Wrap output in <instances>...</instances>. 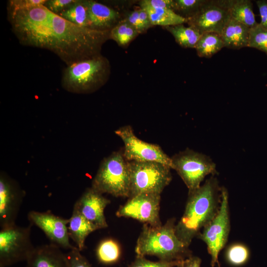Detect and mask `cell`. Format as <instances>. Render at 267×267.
Here are the masks:
<instances>
[{
	"mask_svg": "<svg viewBox=\"0 0 267 267\" xmlns=\"http://www.w3.org/2000/svg\"><path fill=\"white\" fill-rule=\"evenodd\" d=\"M249 251L248 248L241 243L230 245L226 250L225 257L227 262L235 266L244 265L248 260Z\"/></svg>",
	"mask_w": 267,
	"mask_h": 267,
	"instance_id": "obj_27",
	"label": "cell"
},
{
	"mask_svg": "<svg viewBox=\"0 0 267 267\" xmlns=\"http://www.w3.org/2000/svg\"><path fill=\"white\" fill-rule=\"evenodd\" d=\"M25 192L18 183L3 172L0 174V228L15 223Z\"/></svg>",
	"mask_w": 267,
	"mask_h": 267,
	"instance_id": "obj_13",
	"label": "cell"
},
{
	"mask_svg": "<svg viewBox=\"0 0 267 267\" xmlns=\"http://www.w3.org/2000/svg\"><path fill=\"white\" fill-rule=\"evenodd\" d=\"M110 200L91 187L86 190L75 203L73 210L78 212L97 229L106 228L108 224L104 209Z\"/></svg>",
	"mask_w": 267,
	"mask_h": 267,
	"instance_id": "obj_15",
	"label": "cell"
},
{
	"mask_svg": "<svg viewBox=\"0 0 267 267\" xmlns=\"http://www.w3.org/2000/svg\"><path fill=\"white\" fill-rule=\"evenodd\" d=\"M175 223L171 219L159 226L144 224L135 248L137 256H154L166 261H180L191 256L188 247L177 237Z\"/></svg>",
	"mask_w": 267,
	"mask_h": 267,
	"instance_id": "obj_3",
	"label": "cell"
},
{
	"mask_svg": "<svg viewBox=\"0 0 267 267\" xmlns=\"http://www.w3.org/2000/svg\"><path fill=\"white\" fill-rule=\"evenodd\" d=\"M256 3L261 16V22L259 24L261 27L267 29V0H257Z\"/></svg>",
	"mask_w": 267,
	"mask_h": 267,
	"instance_id": "obj_36",
	"label": "cell"
},
{
	"mask_svg": "<svg viewBox=\"0 0 267 267\" xmlns=\"http://www.w3.org/2000/svg\"><path fill=\"white\" fill-rule=\"evenodd\" d=\"M138 11L140 22L145 31L152 25L147 12L142 8L138 9Z\"/></svg>",
	"mask_w": 267,
	"mask_h": 267,
	"instance_id": "obj_38",
	"label": "cell"
},
{
	"mask_svg": "<svg viewBox=\"0 0 267 267\" xmlns=\"http://www.w3.org/2000/svg\"><path fill=\"white\" fill-rule=\"evenodd\" d=\"M124 19L134 27L139 34L145 32L139 18L138 10L129 12Z\"/></svg>",
	"mask_w": 267,
	"mask_h": 267,
	"instance_id": "obj_35",
	"label": "cell"
},
{
	"mask_svg": "<svg viewBox=\"0 0 267 267\" xmlns=\"http://www.w3.org/2000/svg\"><path fill=\"white\" fill-rule=\"evenodd\" d=\"M96 254L101 263L112 264L119 260L121 254V248L116 241L110 238L106 239L98 245Z\"/></svg>",
	"mask_w": 267,
	"mask_h": 267,
	"instance_id": "obj_25",
	"label": "cell"
},
{
	"mask_svg": "<svg viewBox=\"0 0 267 267\" xmlns=\"http://www.w3.org/2000/svg\"></svg>",
	"mask_w": 267,
	"mask_h": 267,
	"instance_id": "obj_39",
	"label": "cell"
},
{
	"mask_svg": "<svg viewBox=\"0 0 267 267\" xmlns=\"http://www.w3.org/2000/svg\"><path fill=\"white\" fill-rule=\"evenodd\" d=\"M174 11L178 15L189 19L200 9L206 0H175Z\"/></svg>",
	"mask_w": 267,
	"mask_h": 267,
	"instance_id": "obj_28",
	"label": "cell"
},
{
	"mask_svg": "<svg viewBox=\"0 0 267 267\" xmlns=\"http://www.w3.org/2000/svg\"><path fill=\"white\" fill-rule=\"evenodd\" d=\"M58 15L79 27L90 29L86 0H76Z\"/></svg>",
	"mask_w": 267,
	"mask_h": 267,
	"instance_id": "obj_22",
	"label": "cell"
},
{
	"mask_svg": "<svg viewBox=\"0 0 267 267\" xmlns=\"http://www.w3.org/2000/svg\"><path fill=\"white\" fill-rule=\"evenodd\" d=\"M250 29L230 18L220 35L224 47L233 49L248 47Z\"/></svg>",
	"mask_w": 267,
	"mask_h": 267,
	"instance_id": "obj_18",
	"label": "cell"
},
{
	"mask_svg": "<svg viewBox=\"0 0 267 267\" xmlns=\"http://www.w3.org/2000/svg\"><path fill=\"white\" fill-rule=\"evenodd\" d=\"M230 18L249 28L258 24L250 0H226Z\"/></svg>",
	"mask_w": 267,
	"mask_h": 267,
	"instance_id": "obj_20",
	"label": "cell"
},
{
	"mask_svg": "<svg viewBox=\"0 0 267 267\" xmlns=\"http://www.w3.org/2000/svg\"><path fill=\"white\" fill-rule=\"evenodd\" d=\"M161 194L142 193L129 198L116 213L118 217L131 218L152 226L162 223L159 216Z\"/></svg>",
	"mask_w": 267,
	"mask_h": 267,
	"instance_id": "obj_11",
	"label": "cell"
},
{
	"mask_svg": "<svg viewBox=\"0 0 267 267\" xmlns=\"http://www.w3.org/2000/svg\"><path fill=\"white\" fill-rule=\"evenodd\" d=\"M31 224L40 228L52 243L69 250L75 248L69 240V219L56 216L49 211H31L28 214Z\"/></svg>",
	"mask_w": 267,
	"mask_h": 267,
	"instance_id": "obj_14",
	"label": "cell"
},
{
	"mask_svg": "<svg viewBox=\"0 0 267 267\" xmlns=\"http://www.w3.org/2000/svg\"><path fill=\"white\" fill-rule=\"evenodd\" d=\"M12 31L21 44L49 50L67 65L99 54L110 31L76 25L44 5L8 11Z\"/></svg>",
	"mask_w": 267,
	"mask_h": 267,
	"instance_id": "obj_1",
	"label": "cell"
},
{
	"mask_svg": "<svg viewBox=\"0 0 267 267\" xmlns=\"http://www.w3.org/2000/svg\"><path fill=\"white\" fill-rule=\"evenodd\" d=\"M138 34V32L125 19L110 31V38L121 46L127 45Z\"/></svg>",
	"mask_w": 267,
	"mask_h": 267,
	"instance_id": "obj_26",
	"label": "cell"
},
{
	"mask_svg": "<svg viewBox=\"0 0 267 267\" xmlns=\"http://www.w3.org/2000/svg\"><path fill=\"white\" fill-rule=\"evenodd\" d=\"M223 47L224 44L220 35L208 32L201 35L195 48L199 57L210 58Z\"/></svg>",
	"mask_w": 267,
	"mask_h": 267,
	"instance_id": "obj_23",
	"label": "cell"
},
{
	"mask_svg": "<svg viewBox=\"0 0 267 267\" xmlns=\"http://www.w3.org/2000/svg\"><path fill=\"white\" fill-rule=\"evenodd\" d=\"M201 259L197 256H190L182 260L176 267H200Z\"/></svg>",
	"mask_w": 267,
	"mask_h": 267,
	"instance_id": "obj_37",
	"label": "cell"
},
{
	"mask_svg": "<svg viewBox=\"0 0 267 267\" xmlns=\"http://www.w3.org/2000/svg\"><path fill=\"white\" fill-rule=\"evenodd\" d=\"M248 47L256 48L267 54V29L259 23L250 29Z\"/></svg>",
	"mask_w": 267,
	"mask_h": 267,
	"instance_id": "obj_29",
	"label": "cell"
},
{
	"mask_svg": "<svg viewBox=\"0 0 267 267\" xmlns=\"http://www.w3.org/2000/svg\"><path fill=\"white\" fill-rule=\"evenodd\" d=\"M139 3L156 8L170 9L174 11L175 1L173 0H143Z\"/></svg>",
	"mask_w": 267,
	"mask_h": 267,
	"instance_id": "obj_34",
	"label": "cell"
},
{
	"mask_svg": "<svg viewBox=\"0 0 267 267\" xmlns=\"http://www.w3.org/2000/svg\"><path fill=\"white\" fill-rule=\"evenodd\" d=\"M230 19L226 0H206L199 10L187 19V23L201 34L212 32L221 35Z\"/></svg>",
	"mask_w": 267,
	"mask_h": 267,
	"instance_id": "obj_12",
	"label": "cell"
},
{
	"mask_svg": "<svg viewBox=\"0 0 267 267\" xmlns=\"http://www.w3.org/2000/svg\"><path fill=\"white\" fill-rule=\"evenodd\" d=\"M90 29L110 31L120 21L119 12L101 3L86 0Z\"/></svg>",
	"mask_w": 267,
	"mask_h": 267,
	"instance_id": "obj_17",
	"label": "cell"
},
{
	"mask_svg": "<svg viewBox=\"0 0 267 267\" xmlns=\"http://www.w3.org/2000/svg\"><path fill=\"white\" fill-rule=\"evenodd\" d=\"M76 1V0H46L44 6L52 12L58 14Z\"/></svg>",
	"mask_w": 267,
	"mask_h": 267,
	"instance_id": "obj_33",
	"label": "cell"
},
{
	"mask_svg": "<svg viewBox=\"0 0 267 267\" xmlns=\"http://www.w3.org/2000/svg\"><path fill=\"white\" fill-rule=\"evenodd\" d=\"M68 230L70 238L81 251L85 248L88 236L97 229L78 212L73 210L72 216L69 219Z\"/></svg>",
	"mask_w": 267,
	"mask_h": 267,
	"instance_id": "obj_19",
	"label": "cell"
},
{
	"mask_svg": "<svg viewBox=\"0 0 267 267\" xmlns=\"http://www.w3.org/2000/svg\"><path fill=\"white\" fill-rule=\"evenodd\" d=\"M124 144L123 155L127 161L155 162L172 169L171 158L158 144L145 142L138 138L130 125L123 126L115 131Z\"/></svg>",
	"mask_w": 267,
	"mask_h": 267,
	"instance_id": "obj_10",
	"label": "cell"
},
{
	"mask_svg": "<svg viewBox=\"0 0 267 267\" xmlns=\"http://www.w3.org/2000/svg\"><path fill=\"white\" fill-rule=\"evenodd\" d=\"M46 0H10L8 2L7 11H15L44 5Z\"/></svg>",
	"mask_w": 267,
	"mask_h": 267,
	"instance_id": "obj_32",
	"label": "cell"
},
{
	"mask_svg": "<svg viewBox=\"0 0 267 267\" xmlns=\"http://www.w3.org/2000/svg\"><path fill=\"white\" fill-rule=\"evenodd\" d=\"M129 164L131 177L130 197L142 193L161 194L172 180L171 168L162 163L130 161Z\"/></svg>",
	"mask_w": 267,
	"mask_h": 267,
	"instance_id": "obj_6",
	"label": "cell"
},
{
	"mask_svg": "<svg viewBox=\"0 0 267 267\" xmlns=\"http://www.w3.org/2000/svg\"><path fill=\"white\" fill-rule=\"evenodd\" d=\"M172 169L181 178L188 192L201 186L205 178L217 173L216 165L208 156L187 148L171 157Z\"/></svg>",
	"mask_w": 267,
	"mask_h": 267,
	"instance_id": "obj_7",
	"label": "cell"
},
{
	"mask_svg": "<svg viewBox=\"0 0 267 267\" xmlns=\"http://www.w3.org/2000/svg\"><path fill=\"white\" fill-rule=\"evenodd\" d=\"M26 262V267H69L65 253L53 243L35 247Z\"/></svg>",
	"mask_w": 267,
	"mask_h": 267,
	"instance_id": "obj_16",
	"label": "cell"
},
{
	"mask_svg": "<svg viewBox=\"0 0 267 267\" xmlns=\"http://www.w3.org/2000/svg\"><path fill=\"white\" fill-rule=\"evenodd\" d=\"M221 189L212 177L198 188L188 192L185 210L175 226L178 239L189 247L192 239L217 214L221 204Z\"/></svg>",
	"mask_w": 267,
	"mask_h": 267,
	"instance_id": "obj_2",
	"label": "cell"
},
{
	"mask_svg": "<svg viewBox=\"0 0 267 267\" xmlns=\"http://www.w3.org/2000/svg\"><path fill=\"white\" fill-rule=\"evenodd\" d=\"M140 5V8L147 12L152 26L166 27L187 23V19L178 15L173 10L156 8L144 4Z\"/></svg>",
	"mask_w": 267,
	"mask_h": 267,
	"instance_id": "obj_21",
	"label": "cell"
},
{
	"mask_svg": "<svg viewBox=\"0 0 267 267\" xmlns=\"http://www.w3.org/2000/svg\"><path fill=\"white\" fill-rule=\"evenodd\" d=\"M229 230L228 192L225 187H222L219 211L197 236L207 245L209 254L211 257V266L213 267L219 263V254L227 241Z\"/></svg>",
	"mask_w": 267,
	"mask_h": 267,
	"instance_id": "obj_9",
	"label": "cell"
},
{
	"mask_svg": "<svg viewBox=\"0 0 267 267\" xmlns=\"http://www.w3.org/2000/svg\"><path fill=\"white\" fill-rule=\"evenodd\" d=\"M180 261L160 260L157 262H153L145 259L144 257L137 256L134 261L129 267H176Z\"/></svg>",
	"mask_w": 267,
	"mask_h": 267,
	"instance_id": "obj_30",
	"label": "cell"
},
{
	"mask_svg": "<svg viewBox=\"0 0 267 267\" xmlns=\"http://www.w3.org/2000/svg\"><path fill=\"white\" fill-rule=\"evenodd\" d=\"M110 74L109 60L99 54L67 65L62 72L61 85L70 92L90 93L102 87Z\"/></svg>",
	"mask_w": 267,
	"mask_h": 267,
	"instance_id": "obj_4",
	"label": "cell"
},
{
	"mask_svg": "<svg viewBox=\"0 0 267 267\" xmlns=\"http://www.w3.org/2000/svg\"><path fill=\"white\" fill-rule=\"evenodd\" d=\"M76 246L65 253L69 267H92Z\"/></svg>",
	"mask_w": 267,
	"mask_h": 267,
	"instance_id": "obj_31",
	"label": "cell"
},
{
	"mask_svg": "<svg viewBox=\"0 0 267 267\" xmlns=\"http://www.w3.org/2000/svg\"><path fill=\"white\" fill-rule=\"evenodd\" d=\"M91 187L102 194L130 197V167L123 151L114 152L102 161L92 180Z\"/></svg>",
	"mask_w": 267,
	"mask_h": 267,
	"instance_id": "obj_5",
	"label": "cell"
},
{
	"mask_svg": "<svg viewBox=\"0 0 267 267\" xmlns=\"http://www.w3.org/2000/svg\"><path fill=\"white\" fill-rule=\"evenodd\" d=\"M31 225L23 227L15 224L0 228V267L27 260L35 248L31 239Z\"/></svg>",
	"mask_w": 267,
	"mask_h": 267,
	"instance_id": "obj_8",
	"label": "cell"
},
{
	"mask_svg": "<svg viewBox=\"0 0 267 267\" xmlns=\"http://www.w3.org/2000/svg\"><path fill=\"white\" fill-rule=\"evenodd\" d=\"M176 42L185 48H195L202 34L195 28L186 27L183 24L166 27Z\"/></svg>",
	"mask_w": 267,
	"mask_h": 267,
	"instance_id": "obj_24",
	"label": "cell"
}]
</instances>
